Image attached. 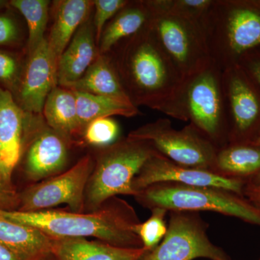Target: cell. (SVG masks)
I'll return each instance as SVG.
<instances>
[{
    "label": "cell",
    "instance_id": "obj_31",
    "mask_svg": "<svg viewBox=\"0 0 260 260\" xmlns=\"http://www.w3.org/2000/svg\"><path fill=\"white\" fill-rule=\"evenodd\" d=\"M19 39V29L11 16L0 14V47H8L16 44Z\"/></svg>",
    "mask_w": 260,
    "mask_h": 260
},
{
    "label": "cell",
    "instance_id": "obj_38",
    "mask_svg": "<svg viewBox=\"0 0 260 260\" xmlns=\"http://www.w3.org/2000/svg\"><path fill=\"white\" fill-rule=\"evenodd\" d=\"M9 5V2L4 1V0H0V9L5 8L7 5Z\"/></svg>",
    "mask_w": 260,
    "mask_h": 260
},
{
    "label": "cell",
    "instance_id": "obj_16",
    "mask_svg": "<svg viewBox=\"0 0 260 260\" xmlns=\"http://www.w3.org/2000/svg\"><path fill=\"white\" fill-rule=\"evenodd\" d=\"M99 54L91 15L80 27L59 58L56 73L58 85L70 88L78 82Z\"/></svg>",
    "mask_w": 260,
    "mask_h": 260
},
{
    "label": "cell",
    "instance_id": "obj_39",
    "mask_svg": "<svg viewBox=\"0 0 260 260\" xmlns=\"http://www.w3.org/2000/svg\"><path fill=\"white\" fill-rule=\"evenodd\" d=\"M39 260H48V259H39Z\"/></svg>",
    "mask_w": 260,
    "mask_h": 260
},
{
    "label": "cell",
    "instance_id": "obj_11",
    "mask_svg": "<svg viewBox=\"0 0 260 260\" xmlns=\"http://www.w3.org/2000/svg\"><path fill=\"white\" fill-rule=\"evenodd\" d=\"M232 260L210 240L207 225L193 212L172 211L160 244L140 260Z\"/></svg>",
    "mask_w": 260,
    "mask_h": 260
},
{
    "label": "cell",
    "instance_id": "obj_15",
    "mask_svg": "<svg viewBox=\"0 0 260 260\" xmlns=\"http://www.w3.org/2000/svg\"><path fill=\"white\" fill-rule=\"evenodd\" d=\"M57 65L48 47L47 39L30 55L24 65L18 91L14 98L19 107L29 114H42L51 90L58 86Z\"/></svg>",
    "mask_w": 260,
    "mask_h": 260
},
{
    "label": "cell",
    "instance_id": "obj_21",
    "mask_svg": "<svg viewBox=\"0 0 260 260\" xmlns=\"http://www.w3.org/2000/svg\"><path fill=\"white\" fill-rule=\"evenodd\" d=\"M148 0L129 1L106 25L99 43L100 54H107L121 41L133 37L148 25L151 18Z\"/></svg>",
    "mask_w": 260,
    "mask_h": 260
},
{
    "label": "cell",
    "instance_id": "obj_35",
    "mask_svg": "<svg viewBox=\"0 0 260 260\" xmlns=\"http://www.w3.org/2000/svg\"><path fill=\"white\" fill-rule=\"evenodd\" d=\"M249 190L251 199L260 208V188L251 187L250 186Z\"/></svg>",
    "mask_w": 260,
    "mask_h": 260
},
{
    "label": "cell",
    "instance_id": "obj_30",
    "mask_svg": "<svg viewBox=\"0 0 260 260\" xmlns=\"http://www.w3.org/2000/svg\"><path fill=\"white\" fill-rule=\"evenodd\" d=\"M213 0H164L170 9L190 15L201 20L209 9Z\"/></svg>",
    "mask_w": 260,
    "mask_h": 260
},
{
    "label": "cell",
    "instance_id": "obj_8",
    "mask_svg": "<svg viewBox=\"0 0 260 260\" xmlns=\"http://www.w3.org/2000/svg\"><path fill=\"white\" fill-rule=\"evenodd\" d=\"M128 137L150 143L179 165L214 171L219 150L190 124L176 129L170 119H159L133 130Z\"/></svg>",
    "mask_w": 260,
    "mask_h": 260
},
{
    "label": "cell",
    "instance_id": "obj_20",
    "mask_svg": "<svg viewBox=\"0 0 260 260\" xmlns=\"http://www.w3.org/2000/svg\"><path fill=\"white\" fill-rule=\"evenodd\" d=\"M42 116L53 129L68 138L73 144L81 138L83 129L78 118L75 92L64 87H55L47 98Z\"/></svg>",
    "mask_w": 260,
    "mask_h": 260
},
{
    "label": "cell",
    "instance_id": "obj_1",
    "mask_svg": "<svg viewBox=\"0 0 260 260\" xmlns=\"http://www.w3.org/2000/svg\"><path fill=\"white\" fill-rule=\"evenodd\" d=\"M107 54L135 107L144 106L183 121L180 101L184 80L148 24Z\"/></svg>",
    "mask_w": 260,
    "mask_h": 260
},
{
    "label": "cell",
    "instance_id": "obj_26",
    "mask_svg": "<svg viewBox=\"0 0 260 260\" xmlns=\"http://www.w3.org/2000/svg\"><path fill=\"white\" fill-rule=\"evenodd\" d=\"M120 128L112 117L100 118L87 124L82 133V142L90 146L106 148L119 140Z\"/></svg>",
    "mask_w": 260,
    "mask_h": 260
},
{
    "label": "cell",
    "instance_id": "obj_9",
    "mask_svg": "<svg viewBox=\"0 0 260 260\" xmlns=\"http://www.w3.org/2000/svg\"><path fill=\"white\" fill-rule=\"evenodd\" d=\"M94 164L95 159L92 155H85L68 170L30 184L18 193L17 210L41 211L65 204L70 211L85 212V189Z\"/></svg>",
    "mask_w": 260,
    "mask_h": 260
},
{
    "label": "cell",
    "instance_id": "obj_10",
    "mask_svg": "<svg viewBox=\"0 0 260 260\" xmlns=\"http://www.w3.org/2000/svg\"><path fill=\"white\" fill-rule=\"evenodd\" d=\"M73 144L48 126L42 114L28 113L20 161L25 179L34 184L64 172Z\"/></svg>",
    "mask_w": 260,
    "mask_h": 260
},
{
    "label": "cell",
    "instance_id": "obj_18",
    "mask_svg": "<svg viewBox=\"0 0 260 260\" xmlns=\"http://www.w3.org/2000/svg\"><path fill=\"white\" fill-rule=\"evenodd\" d=\"M51 254L56 260H140L145 248L119 247L85 238H51Z\"/></svg>",
    "mask_w": 260,
    "mask_h": 260
},
{
    "label": "cell",
    "instance_id": "obj_33",
    "mask_svg": "<svg viewBox=\"0 0 260 260\" xmlns=\"http://www.w3.org/2000/svg\"><path fill=\"white\" fill-rule=\"evenodd\" d=\"M19 207L18 192H10L0 189V210H17Z\"/></svg>",
    "mask_w": 260,
    "mask_h": 260
},
{
    "label": "cell",
    "instance_id": "obj_3",
    "mask_svg": "<svg viewBox=\"0 0 260 260\" xmlns=\"http://www.w3.org/2000/svg\"><path fill=\"white\" fill-rule=\"evenodd\" d=\"M200 21L212 62L221 70L260 48V0H213Z\"/></svg>",
    "mask_w": 260,
    "mask_h": 260
},
{
    "label": "cell",
    "instance_id": "obj_5",
    "mask_svg": "<svg viewBox=\"0 0 260 260\" xmlns=\"http://www.w3.org/2000/svg\"><path fill=\"white\" fill-rule=\"evenodd\" d=\"M148 25L184 80L212 62L201 21L168 8L164 0H148Z\"/></svg>",
    "mask_w": 260,
    "mask_h": 260
},
{
    "label": "cell",
    "instance_id": "obj_6",
    "mask_svg": "<svg viewBox=\"0 0 260 260\" xmlns=\"http://www.w3.org/2000/svg\"><path fill=\"white\" fill-rule=\"evenodd\" d=\"M143 206L167 211H210L236 217L260 226V208L232 191L208 186L160 183L135 197Z\"/></svg>",
    "mask_w": 260,
    "mask_h": 260
},
{
    "label": "cell",
    "instance_id": "obj_24",
    "mask_svg": "<svg viewBox=\"0 0 260 260\" xmlns=\"http://www.w3.org/2000/svg\"><path fill=\"white\" fill-rule=\"evenodd\" d=\"M214 171L228 177L255 176L260 172V148L251 144H233L217 153Z\"/></svg>",
    "mask_w": 260,
    "mask_h": 260
},
{
    "label": "cell",
    "instance_id": "obj_37",
    "mask_svg": "<svg viewBox=\"0 0 260 260\" xmlns=\"http://www.w3.org/2000/svg\"><path fill=\"white\" fill-rule=\"evenodd\" d=\"M250 186L251 187L260 188V172L253 178Z\"/></svg>",
    "mask_w": 260,
    "mask_h": 260
},
{
    "label": "cell",
    "instance_id": "obj_40",
    "mask_svg": "<svg viewBox=\"0 0 260 260\" xmlns=\"http://www.w3.org/2000/svg\"><path fill=\"white\" fill-rule=\"evenodd\" d=\"M259 260H260V259Z\"/></svg>",
    "mask_w": 260,
    "mask_h": 260
},
{
    "label": "cell",
    "instance_id": "obj_13",
    "mask_svg": "<svg viewBox=\"0 0 260 260\" xmlns=\"http://www.w3.org/2000/svg\"><path fill=\"white\" fill-rule=\"evenodd\" d=\"M160 183L219 188L239 195L244 190V182L238 178L208 169L179 165L157 152L147 160L135 178L133 189L138 194L148 186Z\"/></svg>",
    "mask_w": 260,
    "mask_h": 260
},
{
    "label": "cell",
    "instance_id": "obj_32",
    "mask_svg": "<svg viewBox=\"0 0 260 260\" xmlns=\"http://www.w3.org/2000/svg\"><path fill=\"white\" fill-rule=\"evenodd\" d=\"M260 89V48L245 54L239 64Z\"/></svg>",
    "mask_w": 260,
    "mask_h": 260
},
{
    "label": "cell",
    "instance_id": "obj_14",
    "mask_svg": "<svg viewBox=\"0 0 260 260\" xmlns=\"http://www.w3.org/2000/svg\"><path fill=\"white\" fill-rule=\"evenodd\" d=\"M28 113L13 94L0 86V189L16 192L13 174L23 153Z\"/></svg>",
    "mask_w": 260,
    "mask_h": 260
},
{
    "label": "cell",
    "instance_id": "obj_19",
    "mask_svg": "<svg viewBox=\"0 0 260 260\" xmlns=\"http://www.w3.org/2000/svg\"><path fill=\"white\" fill-rule=\"evenodd\" d=\"M0 244L24 260L48 259L52 255V241L36 228L0 216Z\"/></svg>",
    "mask_w": 260,
    "mask_h": 260
},
{
    "label": "cell",
    "instance_id": "obj_34",
    "mask_svg": "<svg viewBox=\"0 0 260 260\" xmlns=\"http://www.w3.org/2000/svg\"><path fill=\"white\" fill-rule=\"evenodd\" d=\"M0 260H24L8 248L0 244Z\"/></svg>",
    "mask_w": 260,
    "mask_h": 260
},
{
    "label": "cell",
    "instance_id": "obj_12",
    "mask_svg": "<svg viewBox=\"0 0 260 260\" xmlns=\"http://www.w3.org/2000/svg\"><path fill=\"white\" fill-rule=\"evenodd\" d=\"M229 145L249 143L260 129V89L239 65L222 70Z\"/></svg>",
    "mask_w": 260,
    "mask_h": 260
},
{
    "label": "cell",
    "instance_id": "obj_23",
    "mask_svg": "<svg viewBox=\"0 0 260 260\" xmlns=\"http://www.w3.org/2000/svg\"><path fill=\"white\" fill-rule=\"evenodd\" d=\"M74 91V90H73ZM78 118L83 131L87 124L100 118L113 116L133 117L140 114L139 108L133 103L114 98L74 91Z\"/></svg>",
    "mask_w": 260,
    "mask_h": 260
},
{
    "label": "cell",
    "instance_id": "obj_2",
    "mask_svg": "<svg viewBox=\"0 0 260 260\" xmlns=\"http://www.w3.org/2000/svg\"><path fill=\"white\" fill-rule=\"evenodd\" d=\"M0 216L39 229L51 238L93 237L124 248L143 247L134 229L140 223L126 202L114 198L91 212L45 210L37 212L0 210Z\"/></svg>",
    "mask_w": 260,
    "mask_h": 260
},
{
    "label": "cell",
    "instance_id": "obj_4",
    "mask_svg": "<svg viewBox=\"0 0 260 260\" xmlns=\"http://www.w3.org/2000/svg\"><path fill=\"white\" fill-rule=\"evenodd\" d=\"M157 153L150 143L127 137L100 148L85 193V212L98 210L118 195L137 196L133 181Z\"/></svg>",
    "mask_w": 260,
    "mask_h": 260
},
{
    "label": "cell",
    "instance_id": "obj_25",
    "mask_svg": "<svg viewBox=\"0 0 260 260\" xmlns=\"http://www.w3.org/2000/svg\"><path fill=\"white\" fill-rule=\"evenodd\" d=\"M9 5L20 12L28 25L27 56L30 55L46 39L45 32L49 21L48 0H12Z\"/></svg>",
    "mask_w": 260,
    "mask_h": 260
},
{
    "label": "cell",
    "instance_id": "obj_28",
    "mask_svg": "<svg viewBox=\"0 0 260 260\" xmlns=\"http://www.w3.org/2000/svg\"><path fill=\"white\" fill-rule=\"evenodd\" d=\"M24 67L16 56L0 50V85L13 96L18 91Z\"/></svg>",
    "mask_w": 260,
    "mask_h": 260
},
{
    "label": "cell",
    "instance_id": "obj_7",
    "mask_svg": "<svg viewBox=\"0 0 260 260\" xmlns=\"http://www.w3.org/2000/svg\"><path fill=\"white\" fill-rule=\"evenodd\" d=\"M180 104L183 121H190L218 150L229 145L222 70L218 67L211 62L184 80Z\"/></svg>",
    "mask_w": 260,
    "mask_h": 260
},
{
    "label": "cell",
    "instance_id": "obj_27",
    "mask_svg": "<svg viewBox=\"0 0 260 260\" xmlns=\"http://www.w3.org/2000/svg\"><path fill=\"white\" fill-rule=\"evenodd\" d=\"M148 220L135 226V234L140 238L143 247L150 251L155 249L162 240L167 232L165 217L167 210L155 208Z\"/></svg>",
    "mask_w": 260,
    "mask_h": 260
},
{
    "label": "cell",
    "instance_id": "obj_22",
    "mask_svg": "<svg viewBox=\"0 0 260 260\" xmlns=\"http://www.w3.org/2000/svg\"><path fill=\"white\" fill-rule=\"evenodd\" d=\"M68 88L130 102L109 54H99L85 75Z\"/></svg>",
    "mask_w": 260,
    "mask_h": 260
},
{
    "label": "cell",
    "instance_id": "obj_36",
    "mask_svg": "<svg viewBox=\"0 0 260 260\" xmlns=\"http://www.w3.org/2000/svg\"><path fill=\"white\" fill-rule=\"evenodd\" d=\"M248 144H251L260 148V129Z\"/></svg>",
    "mask_w": 260,
    "mask_h": 260
},
{
    "label": "cell",
    "instance_id": "obj_29",
    "mask_svg": "<svg viewBox=\"0 0 260 260\" xmlns=\"http://www.w3.org/2000/svg\"><path fill=\"white\" fill-rule=\"evenodd\" d=\"M129 2L127 0H95L93 1L94 9L93 23L98 47L106 25L122 8H124Z\"/></svg>",
    "mask_w": 260,
    "mask_h": 260
},
{
    "label": "cell",
    "instance_id": "obj_17",
    "mask_svg": "<svg viewBox=\"0 0 260 260\" xmlns=\"http://www.w3.org/2000/svg\"><path fill=\"white\" fill-rule=\"evenodd\" d=\"M53 24L47 37L48 47L54 62L59 58L80 27L92 15L93 1L59 0L53 2Z\"/></svg>",
    "mask_w": 260,
    "mask_h": 260
}]
</instances>
